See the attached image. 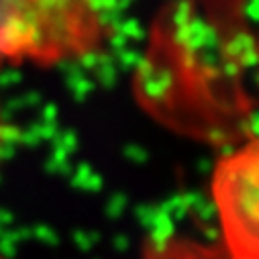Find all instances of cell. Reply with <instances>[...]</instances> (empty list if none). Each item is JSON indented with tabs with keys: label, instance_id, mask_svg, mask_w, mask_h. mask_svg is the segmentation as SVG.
<instances>
[{
	"label": "cell",
	"instance_id": "obj_1",
	"mask_svg": "<svg viewBox=\"0 0 259 259\" xmlns=\"http://www.w3.org/2000/svg\"><path fill=\"white\" fill-rule=\"evenodd\" d=\"M104 39L98 0H0V66L92 53Z\"/></svg>",
	"mask_w": 259,
	"mask_h": 259
},
{
	"label": "cell",
	"instance_id": "obj_2",
	"mask_svg": "<svg viewBox=\"0 0 259 259\" xmlns=\"http://www.w3.org/2000/svg\"><path fill=\"white\" fill-rule=\"evenodd\" d=\"M214 196L227 229L237 239L255 233L257 214V143L251 139L239 151L227 155L214 174Z\"/></svg>",
	"mask_w": 259,
	"mask_h": 259
}]
</instances>
